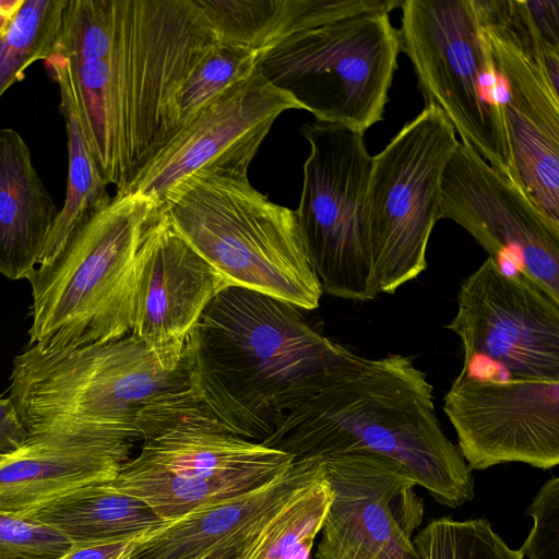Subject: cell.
I'll list each match as a JSON object with an SVG mask.
<instances>
[{
	"label": "cell",
	"mask_w": 559,
	"mask_h": 559,
	"mask_svg": "<svg viewBox=\"0 0 559 559\" xmlns=\"http://www.w3.org/2000/svg\"><path fill=\"white\" fill-rule=\"evenodd\" d=\"M217 44L197 0H68L55 53L116 193L178 132L180 90Z\"/></svg>",
	"instance_id": "1"
},
{
	"label": "cell",
	"mask_w": 559,
	"mask_h": 559,
	"mask_svg": "<svg viewBox=\"0 0 559 559\" xmlns=\"http://www.w3.org/2000/svg\"><path fill=\"white\" fill-rule=\"evenodd\" d=\"M348 350L292 304L227 286L190 332L182 361L189 389L223 426L260 443L325 385Z\"/></svg>",
	"instance_id": "2"
},
{
	"label": "cell",
	"mask_w": 559,
	"mask_h": 559,
	"mask_svg": "<svg viewBox=\"0 0 559 559\" xmlns=\"http://www.w3.org/2000/svg\"><path fill=\"white\" fill-rule=\"evenodd\" d=\"M260 443L293 460L377 453L404 465L444 507L475 497L472 469L444 433L432 385L411 356L366 358L348 350L325 385Z\"/></svg>",
	"instance_id": "3"
},
{
	"label": "cell",
	"mask_w": 559,
	"mask_h": 559,
	"mask_svg": "<svg viewBox=\"0 0 559 559\" xmlns=\"http://www.w3.org/2000/svg\"><path fill=\"white\" fill-rule=\"evenodd\" d=\"M159 209L140 192L116 193L35 267L28 347L56 353L131 334L135 259Z\"/></svg>",
	"instance_id": "4"
},
{
	"label": "cell",
	"mask_w": 559,
	"mask_h": 559,
	"mask_svg": "<svg viewBox=\"0 0 559 559\" xmlns=\"http://www.w3.org/2000/svg\"><path fill=\"white\" fill-rule=\"evenodd\" d=\"M160 210L228 286L318 308L323 292L295 211L254 189L248 171L206 166L179 182Z\"/></svg>",
	"instance_id": "5"
},
{
	"label": "cell",
	"mask_w": 559,
	"mask_h": 559,
	"mask_svg": "<svg viewBox=\"0 0 559 559\" xmlns=\"http://www.w3.org/2000/svg\"><path fill=\"white\" fill-rule=\"evenodd\" d=\"M136 429L140 453L108 484L163 521L259 489L294 461L226 429L189 388L152 400Z\"/></svg>",
	"instance_id": "6"
},
{
	"label": "cell",
	"mask_w": 559,
	"mask_h": 559,
	"mask_svg": "<svg viewBox=\"0 0 559 559\" xmlns=\"http://www.w3.org/2000/svg\"><path fill=\"white\" fill-rule=\"evenodd\" d=\"M10 397L27 437L139 440L136 418L155 397L189 388L181 359L165 370L132 334L105 344L13 359Z\"/></svg>",
	"instance_id": "7"
},
{
	"label": "cell",
	"mask_w": 559,
	"mask_h": 559,
	"mask_svg": "<svg viewBox=\"0 0 559 559\" xmlns=\"http://www.w3.org/2000/svg\"><path fill=\"white\" fill-rule=\"evenodd\" d=\"M401 51L389 13L335 20L288 36L259 68L317 121L360 134L383 119Z\"/></svg>",
	"instance_id": "8"
},
{
	"label": "cell",
	"mask_w": 559,
	"mask_h": 559,
	"mask_svg": "<svg viewBox=\"0 0 559 559\" xmlns=\"http://www.w3.org/2000/svg\"><path fill=\"white\" fill-rule=\"evenodd\" d=\"M401 9V50L425 104L440 108L461 142L514 182L498 82L474 0H404Z\"/></svg>",
	"instance_id": "9"
},
{
	"label": "cell",
	"mask_w": 559,
	"mask_h": 559,
	"mask_svg": "<svg viewBox=\"0 0 559 559\" xmlns=\"http://www.w3.org/2000/svg\"><path fill=\"white\" fill-rule=\"evenodd\" d=\"M300 132L310 153L295 214L310 266L323 293L372 300L380 292L365 216L372 156L364 135L319 121Z\"/></svg>",
	"instance_id": "10"
},
{
	"label": "cell",
	"mask_w": 559,
	"mask_h": 559,
	"mask_svg": "<svg viewBox=\"0 0 559 559\" xmlns=\"http://www.w3.org/2000/svg\"><path fill=\"white\" fill-rule=\"evenodd\" d=\"M459 142L441 109L429 104L372 156L365 216L379 292L394 294L427 269L442 176Z\"/></svg>",
	"instance_id": "11"
},
{
	"label": "cell",
	"mask_w": 559,
	"mask_h": 559,
	"mask_svg": "<svg viewBox=\"0 0 559 559\" xmlns=\"http://www.w3.org/2000/svg\"><path fill=\"white\" fill-rule=\"evenodd\" d=\"M496 72L514 182L559 225V93L526 0H474Z\"/></svg>",
	"instance_id": "12"
},
{
	"label": "cell",
	"mask_w": 559,
	"mask_h": 559,
	"mask_svg": "<svg viewBox=\"0 0 559 559\" xmlns=\"http://www.w3.org/2000/svg\"><path fill=\"white\" fill-rule=\"evenodd\" d=\"M447 325L462 344L461 373L559 380V301L488 257L461 284Z\"/></svg>",
	"instance_id": "13"
},
{
	"label": "cell",
	"mask_w": 559,
	"mask_h": 559,
	"mask_svg": "<svg viewBox=\"0 0 559 559\" xmlns=\"http://www.w3.org/2000/svg\"><path fill=\"white\" fill-rule=\"evenodd\" d=\"M440 218L452 219L501 266L559 301V225L508 177L459 142L442 176Z\"/></svg>",
	"instance_id": "14"
},
{
	"label": "cell",
	"mask_w": 559,
	"mask_h": 559,
	"mask_svg": "<svg viewBox=\"0 0 559 559\" xmlns=\"http://www.w3.org/2000/svg\"><path fill=\"white\" fill-rule=\"evenodd\" d=\"M332 487L316 559H420L425 503L401 463L370 452L324 457Z\"/></svg>",
	"instance_id": "15"
},
{
	"label": "cell",
	"mask_w": 559,
	"mask_h": 559,
	"mask_svg": "<svg viewBox=\"0 0 559 559\" xmlns=\"http://www.w3.org/2000/svg\"><path fill=\"white\" fill-rule=\"evenodd\" d=\"M442 408L472 471L510 462L549 469L559 463V380L460 372Z\"/></svg>",
	"instance_id": "16"
},
{
	"label": "cell",
	"mask_w": 559,
	"mask_h": 559,
	"mask_svg": "<svg viewBox=\"0 0 559 559\" xmlns=\"http://www.w3.org/2000/svg\"><path fill=\"white\" fill-rule=\"evenodd\" d=\"M290 109L301 106L273 85L258 67L183 126L140 170L126 192L145 194L160 207L179 182L206 166L248 171L277 117Z\"/></svg>",
	"instance_id": "17"
},
{
	"label": "cell",
	"mask_w": 559,
	"mask_h": 559,
	"mask_svg": "<svg viewBox=\"0 0 559 559\" xmlns=\"http://www.w3.org/2000/svg\"><path fill=\"white\" fill-rule=\"evenodd\" d=\"M227 286L159 209L135 259L131 334L165 370H176L190 332L211 300Z\"/></svg>",
	"instance_id": "18"
},
{
	"label": "cell",
	"mask_w": 559,
	"mask_h": 559,
	"mask_svg": "<svg viewBox=\"0 0 559 559\" xmlns=\"http://www.w3.org/2000/svg\"><path fill=\"white\" fill-rule=\"evenodd\" d=\"M134 441L27 437L0 455V511L25 515L69 492L112 481Z\"/></svg>",
	"instance_id": "19"
},
{
	"label": "cell",
	"mask_w": 559,
	"mask_h": 559,
	"mask_svg": "<svg viewBox=\"0 0 559 559\" xmlns=\"http://www.w3.org/2000/svg\"><path fill=\"white\" fill-rule=\"evenodd\" d=\"M325 469L323 457L294 460L283 474L259 489L165 521L138 537L131 559H194L231 537L247 536L264 516Z\"/></svg>",
	"instance_id": "20"
},
{
	"label": "cell",
	"mask_w": 559,
	"mask_h": 559,
	"mask_svg": "<svg viewBox=\"0 0 559 559\" xmlns=\"http://www.w3.org/2000/svg\"><path fill=\"white\" fill-rule=\"evenodd\" d=\"M59 210L39 178L29 148L0 129V273L26 278L39 264Z\"/></svg>",
	"instance_id": "21"
},
{
	"label": "cell",
	"mask_w": 559,
	"mask_h": 559,
	"mask_svg": "<svg viewBox=\"0 0 559 559\" xmlns=\"http://www.w3.org/2000/svg\"><path fill=\"white\" fill-rule=\"evenodd\" d=\"M25 515L72 545L138 538L165 522L145 502L109 484L82 487Z\"/></svg>",
	"instance_id": "22"
},
{
	"label": "cell",
	"mask_w": 559,
	"mask_h": 559,
	"mask_svg": "<svg viewBox=\"0 0 559 559\" xmlns=\"http://www.w3.org/2000/svg\"><path fill=\"white\" fill-rule=\"evenodd\" d=\"M44 64L59 87L69 163L64 203L47 238L39 264L51 259L72 231L111 199L108 183L97 167L85 133L64 58L53 53Z\"/></svg>",
	"instance_id": "23"
},
{
	"label": "cell",
	"mask_w": 559,
	"mask_h": 559,
	"mask_svg": "<svg viewBox=\"0 0 559 559\" xmlns=\"http://www.w3.org/2000/svg\"><path fill=\"white\" fill-rule=\"evenodd\" d=\"M224 45L264 52L325 17L323 0H197Z\"/></svg>",
	"instance_id": "24"
},
{
	"label": "cell",
	"mask_w": 559,
	"mask_h": 559,
	"mask_svg": "<svg viewBox=\"0 0 559 559\" xmlns=\"http://www.w3.org/2000/svg\"><path fill=\"white\" fill-rule=\"evenodd\" d=\"M332 497L325 469L255 525L245 538L238 559H310Z\"/></svg>",
	"instance_id": "25"
},
{
	"label": "cell",
	"mask_w": 559,
	"mask_h": 559,
	"mask_svg": "<svg viewBox=\"0 0 559 559\" xmlns=\"http://www.w3.org/2000/svg\"><path fill=\"white\" fill-rule=\"evenodd\" d=\"M68 0H24L0 36V98L25 70L56 51Z\"/></svg>",
	"instance_id": "26"
},
{
	"label": "cell",
	"mask_w": 559,
	"mask_h": 559,
	"mask_svg": "<svg viewBox=\"0 0 559 559\" xmlns=\"http://www.w3.org/2000/svg\"><path fill=\"white\" fill-rule=\"evenodd\" d=\"M420 559H524L512 549L485 518L430 520L413 537Z\"/></svg>",
	"instance_id": "27"
},
{
	"label": "cell",
	"mask_w": 559,
	"mask_h": 559,
	"mask_svg": "<svg viewBox=\"0 0 559 559\" xmlns=\"http://www.w3.org/2000/svg\"><path fill=\"white\" fill-rule=\"evenodd\" d=\"M261 52L217 44L194 68L178 96L179 130L202 108L259 67ZM178 130V131H179Z\"/></svg>",
	"instance_id": "28"
},
{
	"label": "cell",
	"mask_w": 559,
	"mask_h": 559,
	"mask_svg": "<svg viewBox=\"0 0 559 559\" xmlns=\"http://www.w3.org/2000/svg\"><path fill=\"white\" fill-rule=\"evenodd\" d=\"M72 544L26 515L0 511V559H57Z\"/></svg>",
	"instance_id": "29"
},
{
	"label": "cell",
	"mask_w": 559,
	"mask_h": 559,
	"mask_svg": "<svg viewBox=\"0 0 559 559\" xmlns=\"http://www.w3.org/2000/svg\"><path fill=\"white\" fill-rule=\"evenodd\" d=\"M534 525L521 546L528 559H559V478L552 476L525 510Z\"/></svg>",
	"instance_id": "30"
},
{
	"label": "cell",
	"mask_w": 559,
	"mask_h": 559,
	"mask_svg": "<svg viewBox=\"0 0 559 559\" xmlns=\"http://www.w3.org/2000/svg\"><path fill=\"white\" fill-rule=\"evenodd\" d=\"M26 439L27 431L14 402L0 395V455L17 450Z\"/></svg>",
	"instance_id": "31"
},
{
	"label": "cell",
	"mask_w": 559,
	"mask_h": 559,
	"mask_svg": "<svg viewBox=\"0 0 559 559\" xmlns=\"http://www.w3.org/2000/svg\"><path fill=\"white\" fill-rule=\"evenodd\" d=\"M136 538L72 545L57 559H131Z\"/></svg>",
	"instance_id": "32"
},
{
	"label": "cell",
	"mask_w": 559,
	"mask_h": 559,
	"mask_svg": "<svg viewBox=\"0 0 559 559\" xmlns=\"http://www.w3.org/2000/svg\"><path fill=\"white\" fill-rule=\"evenodd\" d=\"M530 13L545 45L559 49V1L526 0Z\"/></svg>",
	"instance_id": "33"
},
{
	"label": "cell",
	"mask_w": 559,
	"mask_h": 559,
	"mask_svg": "<svg viewBox=\"0 0 559 559\" xmlns=\"http://www.w3.org/2000/svg\"><path fill=\"white\" fill-rule=\"evenodd\" d=\"M246 537H231L194 559H238L240 547Z\"/></svg>",
	"instance_id": "34"
},
{
	"label": "cell",
	"mask_w": 559,
	"mask_h": 559,
	"mask_svg": "<svg viewBox=\"0 0 559 559\" xmlns=\"http://www.w3.org/2000/svg\"><path fill=\"white\" fill-rule=\"evenodd\" d=\"M24 0H0V36L4 33Z\"/></svg>",
	"instance_id": "35"
}]
</instances>
